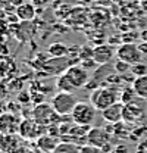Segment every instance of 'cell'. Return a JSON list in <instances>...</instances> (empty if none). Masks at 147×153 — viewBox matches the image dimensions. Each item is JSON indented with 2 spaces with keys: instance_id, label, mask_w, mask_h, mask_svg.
Listing matches in <instances>:
<instances>
[{
  "instance_id": "1",
  "label": "cell",
  "mask_w": 147,
  "mask_h": 153,
  "mask_svg": "<svg viewBox=\"0 0 147 153\" xmlns=\"http://www.w3.org/2000/svg\"><path fill=\"white\" fill-rule=\"evenodd\" d=\"M91 105L100 112L108 109L116 102H121V88L112 85V87H99L93 90L90 94Z\"/></svg>"
},
{
  "instance_id": "2",
  "label": "cell",
  "mask_w": 147,
  "mask_h": 153,
  "mask_svg": "<svg viewBox=\"0 0 147 153\" xmlns=\"http://www.w3.org/2000/svg\"><path fill=\"white\" fill-rule=\"evenodd\" d=\"M76 103H78V100H76L75 94L74 93H68V91H57L52 97V102H50L53 109L60 116H68V115L72 114Z\"/></svg>"
},
{
  "instance_id": "3",
  "label": "cell",
  "mask_w": 147,
  "mask_h": 153,
  "mask_svg": "<svg viewBox=\"0 0 147 153\" xmlns=\"http://www.w3.org/2000/svg\"><path fill=\"white\" fill-rule=\"evenodd\" d=\"M99 111L91 105V102H78L75 109L71 114V119L75 124L81 125H91L96 119V114Z\"/></svg>"
},
{
  "instance_id": "4",
  "label": "cell",
  "mask_w": 147,
  "mask_h": 153,
  "mask_svg": "<svg viewBox=\"0 0 147 153\" xmlns=\"http://www.w3.org/2000/svg\"><path fill=\"white\" fill-rule=\"evenodd\" d=\"M57 116L60 115L53 109L50 103H40V105H36V108L33 109V119H36L38 124L47 128L57 121Z\"/></svg>"
},
{
  "instance_id": "5",
  "label": "cell",
  "mask_w": 147,
  "mask_h": 153,
  "mask_svg": "<svg viewBox=\"0 0 147 153\" xmlns=\"http://www.w3.org/2000/svg\"><path fill=\"white\" fill-rule=\"evenodd\" d=\"M116 57L124 60V62H128L129 65H135V63L141 62L143 53L140 52L137 44H134V43H122L116 49Z\"/></svg>"
},
{
  "instance_id": "6",
  "label": "cell",
  "mask_w": 147,
  "mask_h": 153,
  "mask_svg": "<svg viewBox=\"0 0 147 153\" xmlns=\"http://www.w3.org/2000/svg\"><path fill=\"white\" fill-rule=\"evenodd\" d=\"M46 128L47 127H43L36 119H22L19 135L25 140H38L41 135L46 134Z\"/></svg>"
},
{
  "instance_id": "7",
  "label": "cell",
  "mask_w": 147,
  "mask_h": 153,
  "mask_svg": "<svg viewBox=\"0 0 147 153\" xmlns=\"http://www.w3.org/2000/svg\"><path fill=\"white\" fill-rule=\"evenodd\" d=\"M63 74L68 76V79L72 82V85L76 90L81 88V87H85L87 82H88V78H90L87 69L82 68L81 65H71V66H68L63 71Z\"/></svg>"
},
{
  "instance_id": "8",
  "label": "cell",
  "mask_w": 147,
  "mask_h": 153,
  "mask_svg": "<svg viewBox=\"0 0 147 153\" xmlns=\"http://www.w3.org/2000/svg\"><path fill=\"white\" fill-rule=\"evenodd\" d=\"M21 119L15 114L6 112L0 115V133L3 135H12L19 133L21 128Z\"/></svg>"
},
{
  "instance_id": "9",
  "label": "cell",
  "mask_w": 147,
  "mask_h": 153,
  "mask_svg": "<svg viewBox=\"0 0 147 153\" xmlns=\"http://www.w3.org/2000/svg\"><path fill=\"white\" fill-rule=\"evenodd\" d=\"M110 135L112 134L108 133L105 127H91V130L87 134V143L103 149L106 144L110 143Z\"/></svg>"
},
{
  "instance_id": "10",
  "label": "cell",
  "mask_w": 147,
  "mask_h": 153,
  "mask_svg": "<svg viewBox=\"0 0 147 153\" xmlns=\"http://www.w3.org/2000/svg\"><path fill=\"white\" fill-rule=\"evenodd\" d=\"M144 118V109L137 103V100L131 102L128 105H124V112H122V121L127 124H137Z\"/></svg>"
},
{
  "instance_id": "11",
  "label": "cell",
  "mask_w": 147,
  "mask_h": 153,
  "mask_svg": "<svg viewBox=\"0 0 147 153\" xmlns=\"http://www.w3.org/2000/svg\"><path fill=\"white\" fill-rule=\"evenodd\" d=\"M116 56V50L110 44H99L94 47V55L93 59L96 60L97 65H105V63H112L113 57Z\"/></svg>"
},
{
  "instance_id": "12",
  "label": "cell",
  "mask_w": 147,
  "mask_h": 153,
  "mask_svg": "<svg viewBox=\"0 0 147 153\" xmlns=\"http://www.w3.org/2000/svg\"><path fill=\"white\" fill-rule=\"evenodd\" d=\"M122 112H124V103L122 102H116L112 106H109L108 109H105L102 112V116L106 122L109 124H115L122 121Z\"/></svg>"
},
{
  "instance_id": "13",
  "label": "cell",
  "mask_w": 147,
  "mask_h": 153,
  "mask_svg": "<svg viewBox=\"0 0 147 153\" xmlns=\"http://www.w3.org/2000/svg\"><path fill=\"white\" fill-rule=\"evenodd\" d=\"M59 143H60V141H59L57 137H55V135H49V134H44V135H41V137L37 140L38 149L44 153H52L56 147H57Z\"/></svg>"
},
{
  "instance_id": "14",
  "label": "cell",
  "mask_w": 147,
  "mask_h": 153,
  "mask_svg": "<svg viewBox=\"0 0 147 153\" xmlns=\"http://www.w3.org/2000/svg\"><path fill=\"white\" fill-rule=\"evenodd\" d=\"M15 13L22 22H30L36 16V6L33 3H22V4L16 6Z\"/></svg>"
},
{
  "instance_id": "15",
  "label": "cell",
  "mask_w": 147,
  "mask_h": 153,
  "mask_svg": "<svg viewBox=\"0 0 147 153\" xmlns=\"http://www.w3.org/2000/svg\"><path fill=\"white\" fill-rule=\"evenodd\" d=\"M132 88H134V91H135L138 99L147 100V75L137 76L132 82Z\"/></svg>"
},
{
  "instance_id": "16",
  "label": "cell",
  "mask_w": 147,
  "mask_h": 153,
  "mask_svg": "<svg viewBox=\"0 0 147 153\" xmlns=\"http://www.w3.org/2000/svg\"><path fill=\"white\" fill-rule=\"evenodd\" d=\"M68 47L63 44V43H52L49 46V50L47 53L50 55V57H56V59H60V57L68 56Z\"/></svg>"
},
{
  "instance_id": "17",
  "label": "cell",
  "mask_w": 147,
  "mask_h": 153,
  "mask_svg": "<svg viewBox=\"0 0 147 153\" xmlns=\"http://www.w3.org/2000/svg\"><path fill=\"white\" fill-rule=\"evenodd\" d=\"M81 152V146L76 143H71V141H60L57 144L55 150L52 153H79Z\"/></svg>"
},
{
  "instance_id": "18",
  "label": "cell",
  "mask_w": 147,
  "mask_h": 153,
  "mask_svg": "<svg viewBox=\"0 0 147 153\" xmlns=\"http://www.w3.org/2000/svg\"><path fill=\"white\" fill-rule=\"evenodd\" d=\"M56 87L59 91H68V93H74L76 88L72 85V82L68 79V76L65 75L63 72L59 75V78L56 79Z\"/></svg>"
},
{
  "instance_id": "19",
  "label": "cell",
  "mask_w": 147,
  "mask_h": 153,
  "mask_svg": "<svg viewBox=\"0 0 147 153\" xmlns=\"http://www.w3.org/2000/svg\"><path fill=\"white\" fill-rule=\"evenodd\" d=\"M135 97H137V94H135V91H134V88H132V84L121 90V102H122L124 105H128L131 102H134Z\"/></svg>"
},
{
  "instance_id": "20",
  "label": "cell",
  "mask_w": 147,
  "mask_h": 153,
  "mask_svg": "<svg viewBox=\"0 0 147 153\" xmlns=\"http://www.w3.org/2000/svg\"><path fill=\"white\" fill-rule=\"evenodd\" d=\"M127 133H128V130H127V122L125 121H119V122L112 124V134L113 135L122 137V135H127Z\"/></svg>"
},
{
  "instance_id": "21",
  "label": "cell",
  "mask_w": 147,
  "mask_h": 153,
  "mask_svg": "<svg viewBox=\"0 0 147 153\" xmlns=\"http://www.w3.org/2000/svg\"><path fill=\"white\" fill-rule=\"evenodd\" d=\"M113 65H115V71H116L118 74H121V75H124V74H127V72H131V66H132V65H129L128 62H124V60H121V59H118Z\"/></svg>"
},
{
  "instance_id": "22",
  "label": "cell",
  "mask_w": 147,
  "mask_h": 153,
  "mask_svg": "<svg viewBox=\"0 0 147 153\" xmlns=\"http://www.w3.org/2000/svg\"><path fill=\"white\" fill-rule=\"evenodd\" d=\"M131 72L134 74V76H135V78H137V76L147 75V65H144L143 62L135 63V65H132V66H131Z\"/></svg>"
},
{
  "instance_id": "23",
  "label": "cell",
  "mask_w": 147,
  "mask_h": 153,
  "mask_svg": "<svg viewBox=\"0 0 147 153\" xmlns=\"http://www.w3.org/2000/svg\"><path fill=\"white\" fill-rule=\"evenodd\" d=\"M93 55H94V47L85 44L81 47L79 50V60H88V59H93Z\"/></svg>"
},
{
  "instance_id": "24",
  "label": "cell",
  "mask_w": 147,
  "mask_h": 153,
  "mask_svg": "<svg viewBox=\"0 0 147 153\" xmlns=\"http://www.w3.org/2000/svg\"><path fill=\"white\" fill-rule=\"evenodd\" d=\"M79 153H103V150L97 146H91V144L85 143V144L81 146V152Z\"/></svg>"
},
{
  "instance_id": "25",
  "label": "cell",
  "mask_w": 147,
  "mask_h": 153,
  "mask_svg": "<svg viewBox=\"0 0 147 153\" xmlns=\"http://www.w3.org/2000/svg\"><path fill=\"white\" fill-rule=\"evenodd\" d=\"M4 60H6V62H9V63H10V72H12V71H15V63H13V62H12V60H9V57H4ZM3 69H6V71H4V72H3V75L6 76V75H9V71H7V69H9V68H7V66H4V65H3V63H0V72H1V71H3Z\"/></svg>"
},
{
  "instance_id": "26",
  "label": "cell",
  "mask_w": 147,
  "mask_h": 153,
  "mask_svg": "<svg viewBox=\"0 0 147 153\" xmlns=\"http://www.w3.org/2000/svg\"><path fill=\"white\" fill-rule=\"evenodd\" d=\"M31 100H33L36 105L44 103V102H43V100H44V94H43L41 91H38V93H33V94H31Z\"/></svg>"
},
{
  "instance_id": "27",
  "label": "cell",
  "mask_w": 147,
  "mask_h": 153,
  "mask_svg": "<svg viewBox=\"0 0 147 153\" xmlns=\"http://www.w3.org/2000/svg\"><path fill=\"white\" fill-rule=\"evenodd\" d=\"M112 153H131V152H129L128 146H125V144H118L116 147H113Z\"/></svg>"
},
{
  "instance_id": "28",
  "label": "cell",
  "mask_w": 147,
  "mask_h": 153,
  "mask_svg": "<svg viewBox=\"0 0 147 153\" xmlns=\"http://www.w3.org/2000/svg\"><path fill=\"white\" fill-rule=\"evenodd\" d=\"M27 93H21L19 94V102L21 103H27V102H30L31 100V96H25Z\"/></svg>"
},
{
  "instance_id": "29",
  "label": "cell",
  "mask_w": 147,
  "mask_h": 153,
  "mask_svg": "<svg viewBox=\"0 0 147 153\" xmlns=\"http://www.w3.org/2000/svg\"><path fill=\"white\" fill-rule=\"evenodd\" d=\"M138 49L143 55H147V41H143L141 44H138Z\"/></svg>"
},
{
  "instance_id": "30",
  "label": "cell",
  "mask_w": 147,
  "mask_h": 153,
  "mask_svg": "<svg viewBox=\"0 0 147 153\" xmlns=\"http://www.w3.org/2000/svg\"><path fill=\"white\" fill-rule=\"evenodd\" d=\"M140 6H141L143 12H146L147 13V0H140Z\"/></svg>"
},
{
  "instance_id": "31",
  "label": "cell",
  "mask_w": 147,
  "mask_h": 153,
  "mask_svg": "<svg viewBox=\"0 0 147 153\" xmlns=\"http://www.w3.org/2000/svg\"><path fill=\"white\" fill-rule=\"evenodd\" d=\"M0 52H1V53H4V55H7V53H9L7 46H6V44H4V46H3V44H0Z\"/></svg>"
},
{
  "instance_id": "32",
  "label": "cell",
  "mask_w": 147,
  "mask_h": 153,
  "mask_svg": "<svg viewBox=\"0 0 147 153\" xmlns=\"http://www.w3.org/2000/svg\"><path fill=\"white\" fill-rule=\"evenodd\" d=\"M97 3H100V4H103V6H109L110 3H112V0H96Z\"/></svg>"
},
{
  "instance_id": "33",
  "label": "cell",
  "mask_w": 147,
  "mask_h": 153,
  "mask_svg": "<svg viewBox=\"0 0 147 153\" xmlns=\"http://www.w3.org/2000/svg\"><path fill=\"white\" fill-rule=\"evenodd\" d=\"M47 0H33V4L34 6H41V4H44Z\"/></svg>"
},
{
  "instance_id": "34",
  "label": "cell",
  "mask_w": 147,
  "mask_h": 153,
  "mask_svg": "<svg viewBox=\"0 0 147 153\" xmlns=\"http://www.w3.org/2000/svg\"><path fill=\"white\" fill-rule=\"evenodd\" d=\"M140 37L143 38V41H147V30L146 31H143V33L140 34Z\"/></svg>"
},
{
  "instance_id": "35",
  "label": "cell",
  "mask_w": 147,
  "mask_h": 153,
  "mask_svg": "<svg viewBox=\"0 0 147 153\" xmlns=\"http://www.w3.org/2000/svg\"><path fill=\"white\" fill-rule=\"evenodd\" d=\"M3 96H4V88L0 85V97H3Z\"/></svg>"
},
{
  "instance_id": "36",
  "label": "cell",
  "mask_w": 147,
  "mask_h": 153,
  "mask_svg": "<svg viewBox=\"0 0 147 153\" xmlns=\"http://www.w3.org/2000/svg\"><path fill=\"white\" fill-rule=\"evenodd\" d=\"M112 1H119V0H112Z\"/></svg>"
},
{
  "instance_id": "37",
  "label": "cell",
  "mask_w": 147,
  "mask_h": 153,
  "mask_svg": "<svg viewBox=\"0 0 147 153\" xmlns=\"http://www.w3.org/2000/svg\"><path fill=\"white\" fill-rule=\"evenodd\" d=\"M0 59H1V57H0Z\"/></svg>"
}]
</instances>
